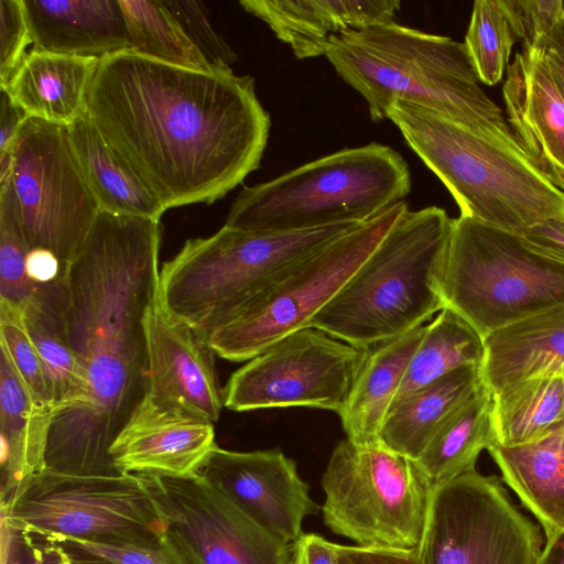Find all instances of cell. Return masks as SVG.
I'll use <instances>...</instances> for the list:
<instances>
[{
  "label": "cell",
  "instance_id": "44",
  "mask_svg": "<svg viewBox=\"0 0 564 564\" xmlns=\"http://www.w3.org/2000/svg\"><path fill=\"white\" fill-rule=\"evenodd\" d=\"M523 237L539 251L564 263V217L535 224Z\"/></svg>",
  "mask_w": 564,
  "mask_h": 564
},
{
  "label": "cell",
  "instance_id": "9",
  "mask_svg": "<svg viewBox=\"0 0 564 564\" xmlns=\"http://www.w3.org/2000/svg\"><path fill=\"white\" fill-rule=\"evenodd\" d=\"M322 488L323 520L334 533L364 547L420 550L433 489L413 460L379 442L345 438L330 454Z\"/></svg>",
  "mask_w": 564,
  "mask_h": 564
},
{
  "label": "cell",
  "instance_id": "22",
  "mask_svg": "<svg viewBox=\"0 0 564 564\" xmlns=\"http://www.w3.org/2000/svg\"><path fill=\"white\" fill-rule=\"evenodd\" d=\"M484 347L480 375L491 394L531 378H564V306L491 332Z\"/></svg>",
  "mask_w": 564,
  "mask_h": 564
},
{
  "label": "cell",
  "instance_id": "16",
  "mask_svg": "<svg viewBox=\"0 0 564 564\" xmlns=\"http://www.w3.org/2000/svg\"><path fill=\"white\" fill-rule=\"evenodd\" d=\"M198 474L268 533L289 545L304 533V519L318 509L295 462L278 448L235 452L216 445Z\"/></svg>",
  "mask_w": 564,
  "mask_h": 564
},
{
  "label": "cell",
  "instance_id": "24",
  "mask_svg": "<svg viewBox=\"0 0 564 564\" xmlns=\"http://www.w3.org/2000/svg\"><path fill=\"white\" fill-rule=\"evenodd\" d=\"M53 411L39 403L7 350L0 356L1 502L45 469V449Z\"/></svg>",
  "mask_w": 564,
  "mask_h": 564
},
{
  "label": "cell",
  "instance_id": "29",
  "mask_svg": "<svg viewBox=\"0 0 564 564\" xmlns=\"http://www.w3.org/2000/svg\"><path fill=\"white\" fill-rule=\"evenodd\" d=\"M492 394L482 384L438 430L414 464L434 488L476 470L482 449L496 444Z\"/></svg>",
  "mask_w": 564,
  "mask_h": 564
},
{
  "label": "cell",
  "instance_id": "42",
  "mask_svg": "<svg viewBox=\"0 0 564 564\" xmlns=\"http://www.w3.org/2000/svg\"><path fill=\"white\" fill-rule=\"evenodd\" d=\"M337 564H424L420 550L340 545Z\"/></svg>",
  "mask_w": 564,
  "mask_h": 564
},
{
  "label": "cell",
  "instance_id": "34",
  "mask_svg": "<svg viewBox=\"0 0 564 564\" xmlns=\"http://www.w3.org/2000/svg\"><path fill=\"white\" fill-rule=\"evenodd\" d=\"M518 41L503 0L474 2L465 45L479 83L491 86L502 79L511 48Z\"/></svg>",
  "mask_w": 564,
  "mask_h": 564
},
{
  "label": "cell",
  "instance_id": "23",
  "mask_svg": "<svg viewBox=\"0 0 564 564\" xmlns=\"http://www.w3.org/2000/svg\"><path fill=\"white\" fill-rule=\"evenodd\" d=\"M99 58L31 50L0 87L29 118L68 127L87 111Z\"/></svg>",
  "mask_w": 564,
  "mask_h": 564
},
{
  "label": "cell",
  "instance_id": "27",
  "mask_svg": "<svg viewBox=\"0 0 564 564\" xmlns=\"http://www.w3.org/2000/svg\"><path fill=\"white\" fill-rule=\"evenodd\" d=\"M482 386L480 367L458 368L394 403L378 442L416 460L438 430Z\"/></svg>",
  "mask_w": 564,
  "mask_h": 564
},
{
  "label": "cell",
  "instance_id": "32",
  "mask_svg": "<svg viewBox=\"0 0 564 564\" xmlns=\"http://www.w3.org/2000/svg\"><path fill=\"white\" fill-rule=\"evenodd\" d=\"M484 354L481 335L456 312L443 308L426 325L392 405L458 368L480 367Z\"/></svg>",
  "mask_w": 564,
  "mask_h": 564
},
{
  "label": "cell",
  "instance_id": "18",
  "mask_svg": "<svg viewBox=\"0 0 564 564\" xmlns=\"http://www.w3.org/2000/svg\"><path fill=\"white\" fill-rule=\"evenodd\" d=\"M216 446L214 424L147 397L110 447L120 474L191 477Z\"/></svg>",
  "mask_w": 564,
  "mask_h": 564
},
{
  "label": "cell",
  "instance_id": "43",
  "mask_svg": "<svg viewBox=\"0 0 564 564\" xmlns=\"http://www.w3.org/2000/svg\"><path fill=\"white\" fill-rule=\"evenodd\" d=\"M340 544L316 533H303L292 544L291 564H337Z\"/></svg>",
  "mask_w": 564,
  "mask_h": 564
},
{
  "label": "cell",
  "instance_id": "20",
  "mask_svg": "<svg viewBox=\"0 0 564 564\" xmlns=\"http://www.w3.org/2000/svg\"><path fill=\"white\" fill-rule=\"evenodd\" d=\"M239 4L300 59L325 55L330 40L344 31L392 22L401 8L398 0H242Z\"/></svg>",
  "mask_w": 564,
  "mask_h": 564
},
{
  "label": "cell",
  "instance_id": "30",
  "mask_svg": "<svg viewBox=\"0 0 564 564\" xmlns=\"http://www.w3.org/2000/svg\"><path fill=\"white\" fill-rule=\"evenodd\" d=\"M63 282L40 288L23 310L26 329L45 369L53 413L78 403L86 392L84 371L65 334Z\"/></svg>",
  "mask_w": 564,
  "mask_h": 564
},
{
  "label": "cell",
  "instance_id": "12",
  "mask_svg": "<svg viewBox=\"0 0 564 564\" xmlns=\"http://www.w3.org/2000/svg\"><path fill=\"white\" fill-rule=\"evenodd\" d=\"M10 150L11 181L26 242L31 250L48 251L67 264L101 210L67 127L28 118Z\"/></svg>",
  "mask_w": 564,
  "mask_h": 564
},
{
  "label": "cell",
  "instance_id": "45",
  "mask_svg": "<svg viewBox=\"0 0 564 564\" xmlns=\"http://www.w3.org/2000/svg\"><path fill=\"white\" fill-rule=\"evenodd\" d=\"M28 118L24 110L0 88V153L10 151L22 123Z\"/></svg>",
  "mask_w": 564,
  "mask_h": 564
},
{
  "label": "cell",
  "instance_id": "33",
  "mask_svg": "<svg viewBox=\"0 0 564 564\" xmlns=\"http://www.w3.org/2000/svg\"><path fill=\"white\" fill-rule=\"evenodd\" d=\"M119 3L130 50L181 67L219 70L189 39L165 0H119Z\"/></svg>",
  "mask_w": 564,
  "mask_h": 564
},
{
  "label": "cell",
  "instance_id": "37",
  "mask_svg": "<svg viewBox=\"0 0 564 564\" xmlns=\"http://www.w3.org/2000/svg\"><path fill=\"white\" fill-rule=\"evenodd\" d=\"M50 533L63 546L86 553L108 564H187L167 534L159 542L138 544L90 541Z\"/></svg>",
  "mask_w": 564,
  "mask_h": 564
},
{
  "label": "cell",
  "instance_id": "21",
  "mask_svg": "<svg viewBox=\"0 0 564 564\" xmlns=\"http://www.w3.org/2000/svg\"><path fill=\"white\" fill-rule=\"evenodd\" d=\"M33 50L101 58L130 50L119 0H22Z\"/></svg>",
  "mask_w": 564,
  "mask_h": 564
},
{
  "label": "cell",
  "instance_id": "4",
  "mask_svg": "<svg viewBox=\"0 0 564 564\" xmlns=\"http://www.w3.org/2000/svg\"><path fill=\"white\" fill-rule=\"evenodd\" d=\"M452 229L443 208L405 210L311 327L367 349L422 326L444 308Z\"/></svg>",
  "mask_w": 564,
  "mask_h": 564
},
{
  "label": "cell",
  "instance_id": "47",
  "mask_svg": "<svg viewBox=\"0 0 564 564\" xmlns=\"http://www.w3.org/2000/svg\"><path fill=\"white\" fill-rule=\"evenodd\" d=\"M538 564H564V529L546 540Z\"/></svg>",
  "mask_w": 564,
  "mask_h": 564
},
{
  "label": "cell",
  "instance_id": "31",
  "mask_svg": "<svg viewBox=\"0 0 564 564\" xmlns=\"http://www.w3.org/2000/svg\"><path fill=\"white\" fill-rule=\"evenodd\" d=\"M496 444L538 441L564 426V378L544 376L507 386L492 394Z\"/></svg>",
  "mask_w": 564,
  "mask_h": 564
},
{
  "label": "cell",
  "instance_id": "40",
  "mask_svg": "<svg viewBox=\"0 0 564 564\" xmlns=\"http://www.w3.org/2000/svg\"><path fill=\"white\" fill-rule=\"evenodd\" d=\"M522 50L535 48L564 19L562 0H503Z\"/></svg>",
  "mask_w": 564,
  "mask_h": 564
},
{
  "label": "cell",
  "instance_id": "2",
  "mask_svg": "<svg viewBox=\"0 0 564 564\" xmlns=\"http://www.w3.org/2000/svg\"><path fill=\"white\" fill-rule=\"evenodd\" d=\"M161 223L101 210L63 282V323L86 392L53 413L45 466L117 475L110 447L149 390L144 317L158 301Z\"/></svg>",
  "mask_w": 564,
  "mask_h": 564
},
{
  "label": "cell",
  "instance_id": "5",
  "mask_svg": "<svg viewBox=\"0 0 564 564\" xmlns=\"http://www.w3.org/2000/svg\"><path fill=\"white\" fill-rule=\"evenodd\" d=\"M387 119L446 186L460 216L520 236L535 224L564 217V191L521 150L401 100L390 106Z\"/></svg>",
  "mask_w": 564,
  "mask_h": 564
},
{
  "label": "cell",
  "instance_id": "14",
  "mask_svg": "<svg viewBox=\"0 0 564 564\" xmlns=\"http://www.w3.org/2000/svg\"><path fill=\"white\" fill-rule=\"evenodd\" d=\"M366 352L314 327L296 330L230 376L224 406L236 412L308 406L339 415Z\"/></svg>",
  "mask_w": 564,
  "mask_h": 564
},
{
  "label": "cell",
  "instance_id": "19",
  "mask_svg": "<svg viewBox=\"0 0 564 564\" xmlns=\"http://www.w3.org/2000/svg\"><path fill=\"white\" fill-rule=\"evenodd\" d=\"M508 122L521 150L564 191V101L541 47L517 52L502 87Z\"/></svg>",
  "mask_w": 564,
  "mask_h": 564
},
{
  "label": "cell",
  "instance_id": "7",
  "mask_svg": "<svg viewBox=\"0 0 564 564\" xmlns=\"http://www.w3.org/2000/svg\"><path fill=\"white\" fill-rule=\"evenodd\" d=\"M411 184L403 156L371 142L245 186L232 200L225 225L249 231L294 232L364 224L404 202Z\"/></svg>",
  "mask_w": 564,
  "mask_h": 564
},
{
  "label": "cell",
  "instance_id": "10",
  "mask_svg": "<svg viewBox=\"0 0 564 564\" xmlns=\"http://www.w3.org/2000/svg\"><path fill=\"white\" fill-rule=\"evenodd\" d=\"M408 209L405 202L395 204L292 264L210 336L209 348L223 359L248 361L311 327Z\"/></svg>",
  "mask_w": 564,
  "mask_h": 564
},
{
  "label": "cell",
  "instance_id": "1",
  "mask_svg": "<svg viewBox=\"0 0 564 564\" xmlns=\"http://www.w3.org/2000/svg\"><path fill=\"white\" fill-rule=\"evenodd\" d=\"M87 116L167 209L213 204L259 169L271 118L250 75L132 50L99 58Z\"/></svg>",
  "mask_w": 564,
  "mask_h": 564
},
{
  "label": "cell",
  "instance_id": "3",
  "mask_svg": "<svg viewBox=\"0 0 564 564\" xmlns=\"http://www.w3.org/2000/svg\"><path fill=\"white\" fill-rule=\"evenodd\" d=\"M325 56L366 100L373 122L401 100L521 150L502 110L479 87L465 43L392 21L335 35Z\"/></svg>",
  "mask_w": 564,
  "mask_h": 564
},
{
  "label": "cell",
  "instance_id": "39",
  "mask_svg": "<svg viewBox=\"0 0 564 564\" xmlns=\"http://www.w3.org/2000/svg\"><path fill=\"white\" fill-rule=\"evenodd\" d=\"M165 3L207 61L216 69H230L238 56L213 28L203 3L195 0H165Z\"/></svg>",
  "mask_w": 564,
  "mask_h": 564
},
{
  "label": "cell",
  "instance_id": "41",
  "mask_svg": "<svg viewBox=\"0 0 564 564\" xmlns=\"http://www.w3.org/2000/svg\"><path fill=\"white\" fill-rule=\"evenodd\" d=\"M32 44L22 0H0V87L12 78Z\"/></svg>",
  "mask_w": 564,
  "mask_h": 564
},
{
  "label": "cell",
  "instance_id": "26",
  "mask_svg": "<svg viewBox=\"0 0 564 564\" xmlns=\"http://www.w3.org/2000/svg\"><path fill=\"white\" fill-rule=\"evenodd\" d=\"M546 540L564 529V426L521 445L487 449Z\"/></svg>",
  "mask_w": 564,
  "mask_h": 564
},
{
  "label": "cell",
  "instance_id": "38",
  "mask_svg": "<svg viewBox=\"0 0 564 564\" xmlns=\"http://www.w3.org/2000/svg\"><path fill=\"white\" fill-rule=\"evenodd\" d=\"M2 564H77L50 532L2 519Z\"/></svg>",
  "mask_w": 564,
  "mask_h": 564
},
{
  "label": "cell",
  "instance_id": "49",
  "mask_svg": "<svg viewBox=\"0 0 564 564\" xmlns=\"http://www.w3.org/2000/svg\"><path fill=\"white\" fill-rule=\"evenodd\" d=\"M76 554H78L77 556L79 558L80 564H108L99 558H96L94 556H90V555L79 552V551H76Z\"/></svg>",
  "mask_w": 564,
  "mask_h": 564
},
{
  "label": "cell",
  "instance_id": "48",
  "mask_svg": "<svg viewBox=\"0 0 564 564\" xmlns=\"http://www.w3.org/2000/svg\"><path fill=\"white\" fill-rule=\"evenodd\" d=\"M542 41L555 47L564 56V19L557 24L552 34Z\"/></svg>",
  "mask_w": 564,
  "mask_h": 564
},
{
  "label": "cell",
  "instance_id": "8",
  "mask_svg": "<svg viewBox=\"0 0 564 564\" xmlns=\"http://www.w3.org/2000/svg\"><path fill=\"white\" fill-rule=\"evenodd\" d=\"M444 308L486 337L564 306V263L516 235L469 217L453 218L441 282Z\"/></svg>",
  "mask_w": 564,
  "mask_h": 564
},
{
  "label": "cell",
  "instance_id": "17",
  "mask_svg": "<svg viewBox=\"0 0 564 564\" xmlns=\"http://www.w3.org/2000/svg\"><path fill=\"white\" fill-rule=\"evenodd\" d=\"M149 390L153 403L217 422L224 406L214 352L185 324L153 303L144 317Z\"/></svg>",
  "mask_w": 564,
  "mask_h": 564
},
{
  "label": "cell",
  "instance_id": "6",
  "mask_svg": "<svg viewBox=\"0 0 564 564\" xmlns=\"http://www.w3.org/2000/svg\"><path fill=\"white\" fill-rule=\"evenodd\" d=\"M361 224L294 232H260L224 225L185 241L160 269L158 302L208 343L210 336L292 264Z\"/></svg>",
  "mask_w": 564,
  "mask_h": 564
},
{
  "label": "cell",
  "instance_id": "11",
  "mask_svg": "<svg viewBox=\"0 0 564 564\" xmlns=\"http://www.w3.org/2000/svg\"><path fill=\"white\" fill-rule=\"evenodd\" d=\"M1 510L9 522L90 541L148 544L166 534L148 474L78 476L45 468Z\"/></svg>",
  "mask_w": 564,
  "mask_h": 564
},
{
  "label": "cell",
  "instance_id": "46",
  "mask_svg": "<svg viewBox=\"0 0 564 564\" xmlns=\"http://www.w3.org/2000/svg\"><path fill=\"white\" fill-rule=\"evenodd\" d=\"M536 47L543 48L553 82L564 101V56L555 47L543 41Z\"/></svg>",
  "mask_w": 564,
  "mask_h": 564
},
{
  "label": "cell",
  "instance_id": "35",
  "mask_svg": "<svg viewBox=\"0 0 564 564\" xmlns=\"http://www.w3.org/2000/svg\"><path fill=\"white\" fill-rule=\"evenodd\" d=\"M30 250L10 176L0 183V302L22 311L39 290L28 274Z\"/></svg>",
  "mask_w": 564,
  "mask_h": 564
},
{
  "label": "cell",
  "instance_id": "28",
  "mask_svg": "<svg viewBox=\"0 0 564 564\" xmlns=\"http://www.w3.org/2000/svg\"><path fill=\"white\" fill-rule=\"evenodd\" d=\"M84 176L101 210L160 220L166 208L100 135L87 112L67 127Z\"/></svg>",
  "mask_w": 564,
  "mask_h": 564
},
{
  "label": "cell",
  "instance_id": "15",
  "mask_svg": "<svg viewBox=\"0 0 564 564\" xmlns=\"http://www.w3.org/2000/svg\"><path fill=\"white\" fill-rule=\"evenodd\" d=\"M150 479L166 534L187 564H291L292 545L268 533L204 476Z\"/></svg>",
  "mask_w": 564,
  "mask_h": 564
},
{
  "label": "cell",
  "instance_id": "25",
  "mask_svg": "<svg viewBox=\"0 0 564 564\" xmlns=\"http://www.w3.org/2000/svg\"><path fill=\"white\" fill-rule=\"evenodd\" d=\"M426 325L367 348L343 411L339 413L346 438L355 444L378 442L408 365Z\"/></svg>",
  "mask_w": 564,
  "mask_h": 564
},
{
  "label": "cell",
  "instance_id": "13",
  "mask_svg": "<svg viewBox=\"0 0 564 564\" xmlns=\"http://www.w3.org/2000/svg\"><path fill=\"white\" fill-rule=\"evenodd\" d=\"M542 535L497 477L476 470L434 488L424 564H538Z\"/></svg>",
  "mask_w": 564,
  "mask_h": 564
},
{
  "label": "cell",
  "instance_id": "36",
  "mask_svg": "<svg viewBox=\"0 0 564 564\" xmlns=\"http://www.w3.org/2000/svg\"><path fill=\"white\" fill-rule=\"evenodd\" d=\"M0 346L9 354L34 399L53 411L45 369L26 329L22 310L0 302Z\"/></svg>",
  "mask_w": 564,
  "mask_h": 564
}]
</instances>
